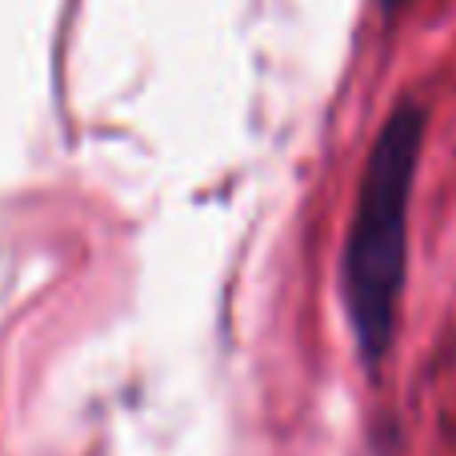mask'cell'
<instances>
[{
	"mask_svg": "<svg viewBox=\"0 0 456 456\" xmlns=\"http://www.w3.org/2000/svg\"><path fill=\"white\" fill-rule=\"evenodd\" d=\"M385 4H388V8H396V4H404V0H385Z\"/></svg>",
	"mask_w": 456,
	"mask_h": 456,
	"instance_id": "2",
	"label": "cell"
},
{
	"mask_svg": "<svg viewBox=\"0 0 456 456\" xmlns=\"http://www.w3.org/2000/svg\"><path fill=\"white\" fill-rule=\"evenodd\" d=\"M425 144V109L404 101L369 152L345 244V305L369 369L385 361L396 332V305L409 260V197Z\"/></svg>",
	"mask_w": 456,
	"mask_h": 456,
	"instance_id": "1",
	"label": "cell"
}]
</instances>
